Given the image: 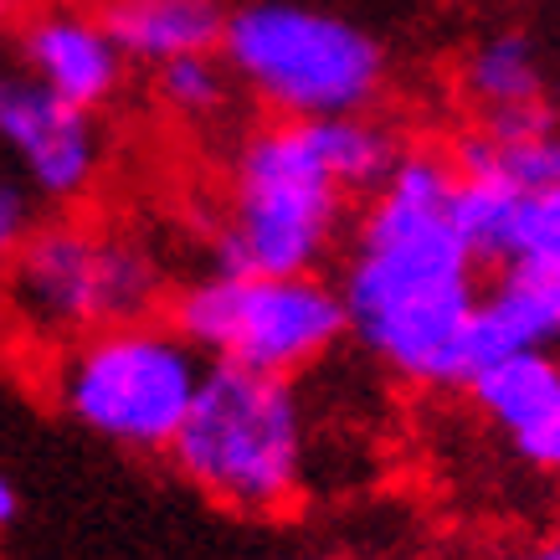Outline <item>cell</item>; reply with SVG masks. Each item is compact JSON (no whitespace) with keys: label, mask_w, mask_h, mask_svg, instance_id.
Masks as SVG:
<instances>
[{"label":"cell","mask_w":560,"mask_h":560,"mask_svg":"<svg viewBox=\"0 0 560 560\" xmlns=\"http://www.w3.org/2000/svg\"><path fill=\"white\" fill-rule=\"evenodd\" d=\"M489 283L458 221V165L407 144L396 171L360 201L345 237L340 293L350 340L417 390H463L478 371L474 324Z\"/></svg>","instance_id":"1"},{"label":"cell","mask_w":560,"mask_h":560,"mask_svg":"<svg viewBox=\"0 0 560 560\" xmlns=\"http://www.w3.org/2000/svg\"><path fill=\"white\" fill-rule=\"evenodd\" d=\"M407 144L375 114L262 119L232 144L221 171L211 257L217 268L319 272L355 226Z\"/></svg>","instance_id":"2"},{"label":"cell","mask_w":560,"mask_h":560,"mask_svg":"<svg viewBox=\"0 0 560 560\" xmlns=\"http://www.w3.org/2000/svg\"><path fill=\"white\" fill-rule=\"evenodd\" d=\"M165 458L221 510L247 520L289 514L308 483V417L293 375L211 365Z\"/></svg>","instance_id":"3"},{"label":"cell","mask_w":560,"mask_h":560,"mask_svg":"<svg viewBox=\"0 0 560 560\" xmlns=\"http://www.w3.org/2000/svg\"><path fill=\"white\" fill-rule=\"evenodd\" d=\"M221 57L268 119L375 114L390 83L386 42L360 21L304 0H242Z\"/></svg>","instance_id":"4"},{"label":"cell","mask_w":560,"mask_h":560,"mask_svg":"<svg viewBox=\"0 0 560 560\" xmlns=\"http://www.w3.org/2000/svg\"><path fill=\"white\" fill-rule=\"evenodd\" d=\"M211 360L175 319H124L51 355V396L72 427L119 453H171Z\"/></svg>","instance_id":"5"},{"label":"cell","mask_w":560,"mask_h":560,"mask_svg":"<svg viewBox=\"0 0 560 560\" xmlns=\"http://www.w3.org/2000/svg\"><path fill=\"white\" fill-rule=\"evenodd\" d=\"M165 272L135 232L83 217L36 221L11 268L0 272V308L26 340L51 350L93 329L154 314Z\"/></svg>","instance_id":"6"},{"label":"cell","mask_w":560,"mask_h":560,"mask_svg":"<svg viewBox=\"0 0 560 560\" xmlns=\"http://www.w3.org/2000/svg\"><path fill=\"white\" fill-rule=\"evenodd\" d=\"M171 319L211 365L262 375H299L350 340L340 283L324 272H253L211 268L175 293Z\"/></svg>","instance_id":"7"},{"label":"cell","mask_w":560,"mask_h":560,"mask_svg":"<svg viewBox=\"0 0 560 560\" xmlns=\"http://www.w3.org/2000/svg\"><path fill=\"white\" fill-rule=\"evenodd\" d=\"M0 160L47 206H78L108 171L103 119L83 103L51 93L32 72H0Z\"/></svg>","instance_id":"8"},{"label":"cell","mask_w":560,"mask_h":560,"mask_svg":"<svg viewBox=\"0 0 560 560\" xmlns=\"http://www.w3.org/2000/svg\"><path fill=\"white\" fill-rule=\"evenodd\" d=\"M11 68L32 72L36 83H47L51 93L83 103L93 114H103L108 103L129 83V57H124L119 36L108 32V21L98 16V5H72V0H47L16 21L11 32Z\"/></svg>","instance_id":"9"},{"label":"cell","mask_w":560,"mask_h":560,"mask_svg":"<svg viewBox=\"0 0 560 560\" xmlns=\"http://www.w3.org/2000/svg\"><path fill=\"white\" fill-rule=\"evenodd\" d=\"M463 396L525 474L560 483V350L489 360Z\"/></svg>","instance_id":"10"},{"label":"cell","mask_w":560,"mask_h":560,"mask_svg":"<svg viewBox=\"0 0 560 560\" xmlns=\"http://www.w3.org/2000/svg\"><path fill=\"white\" fill-rule=\"evenodd\" d=\"M453 88H458V103L468 108V124L556 108L550 62L525 26H493V32L474 36L453 68Z\"/></svg>","instance_id":"11"},{"label":"cell","mask_w":560,"mask_h":560,"mask_svg":"<svg viewBox=\"0 0 560 560\" xmlns=\"http://www.w3.org/2000/svg\"><path fill=\"white\" fill-rule=\"evenodd\" d=\"M458 221L489 268H560V186L520 196L458 171Z\"/></svg>","instance_id":"12"},{"label":"cell","mask_w":560,"mask_h":560,"mask_svg":"<svg viewBox=\"0 0 560 560\" xmlns=\"http://www.w3.org/2000/svg\"><path fill=\"white\" fill-rule=\"evenodd\" d=\"M453 165L463 175L493 180L520 196H540L560 186V108L520 114V119L468 124L453 139Z\"/></svg>","instance_id":"13"},{"label":"cell","mask_w":560,"mask_h":560,"mask_svg":"<svg viewBox=\"0 0 560 560\" xmlns=\"http://www.w3.org/2000/svg\"><path fill=\"white\" fill-rule=\"evenodd\" d=\"M478 365L499 355H525V350H560V278L550 268H489L483 304L474 324Z\"/></svg>","instance_id":"14"},{"label":"cell","mask_w":560,"mask_h":560,"mask_svg":"<svg viewBox=\"0 0 560 560\" xmlns=\"http://www.w3.org/2000/svg\"><path fill=\"white\" fill-rule=\"evenodd\" d=\"M98 16L119 36L124 57L154 72L190 51H221L232 5L226 0H98Z\"/></svg>","instance_id":"15"},{"label":"cell","mask_w":560,"mask_h":560,"mask_svg":"<svg viewBox=\"0 0 560 560\" xmlns=\"http://www.w3.org/2000/svg\"><path fill=\"white\" fill-rule=\"evenodd\" d=\"M154 103L171 114V119L190 124V129H206V124L226 119V108L237 103V72L226 68L221 51H190V57H175L165 68L150 72Z\"/></svg>","instance_id":"16"},{"label":"cell","mask_w":560,"mask_h":560,"mask_svg":"<svg viewBox=\"0 0 560 560\" xmlns=\"http://www.w3.org/2000/svg\"><path fill=\"white\" fill-rule=\"evenodd\" d=\"M32 190L21 186L11 171H0V272L11 268V257L21 253V242L32 237L36 211H32Z\"/></svg>","instance_id":"17"},{"label":"cell","mask_w":560,"mask_h":560,"mask_svg":"<svg viewBox=\"0 0 560 560\" xmlns=\"http://www.w3.org/2000/svg\"><path fill=\"white\" fill-rule=\"evenodd\" d=\"M489 560H560V529H545V535H529V540L510 545Z\"/></svg>","instance_id":"18"},{"label":"cell","mask_w":560,"mask_h":560,"mask_svg":"<svg viewBox=\"0 0 560 560\" xmlns=\"http://www.w3.org/2000/svg\"><path fill=\"white\" fill-rule=\"evenodd\" d=\"M16 520H21V489L11 474H0V535L16 529Z\"/></svg>","instance_id":"19"},{"label":"cell","mask_w":560,"mask_h":560,"mask_svg":"<svg viewBox=\"0 0 560 560\" xmlns=\"http://www.w3.org/2000/svg\"><path fill=\"white\" fill-rule=\"evenodd\" d=\"M289 560H324V556H289Z\"/></svg>","instance_id":"20"},{"label":"cell","mask_w":560,"mask_h":560,"mask_svg":"<svg viewBox=\"0 0 560 560\" xmlns=\"http://www.w3.org/2000/svg\"><path fill=\"white\" fill-rule=\"evenodd\" d=\"M550 272H556V278H560V268H550Z\"/></svg>","instance_id":"21"},{"label":"cell","mask_w":560,"mask_h":560,"mask_svg":"<svg viewBox=\"0 0 560 560\" xmlns=\"http://www.w3.org/2000/svg\"><path fill=\"white\" fill-rule=\"evenodd\" d=\"M0 72H5V62H0Z\"/></svg>","instance_id":"22"}]
</instances>
